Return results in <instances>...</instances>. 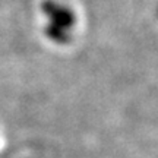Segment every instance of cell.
<instances>
[{"label":"cell","mask_w":158,"mask_h":158,"mask_svg":"<svg viewBox=\"0 0 158 158\" xmlns=\"http://www.w3.org/2000/svg\"><path fill=\"white\" fill-rule=\"evenodd\" d=\"M44 10L53 19V25L48 28V35L51 38L59 40L60 43L68 40V28H72L75 23L73 12L56 3H45Z\"/></svg>","instance_id":"1"}]
</instances>
